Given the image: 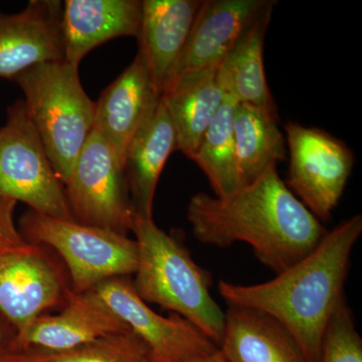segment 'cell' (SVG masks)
Returning a JSON list of instances; mask_svg holds the SVG:
<instances>
[{
	"mask_svg": "<svg viewBox=\"0 0 362 362\" xmlns=\"http://www.w3.org/2000/svg\"><path fill=\"white\" fill-rule=\"evenodd\" d=\"M195 362H228L223 358V356L218 351V349L216 350V352H214L211 356L204 357V358L201 359V361H195Z\"/></svg>",
	"mask_w": 362,
	"mask_h": 362,
	"instance_id": "cell-28",
	"label": "cell"
},
{
	"mask_svg": "<svg viewBox=\"0 0 362 362\" xmlns=\"http://www.w3.org/2000/svg\"><path fill=\"white\" fill-rule=\"evenodd\" d=\"M270 2L202 0L185 51L166 89L183 76L218 66Z\"/></svg>",
	"mask_w": 362,
	"mask_h": 362,
	"instance_id": "cell-13",
	"label": "cell"
},
{
	"mask_svg": "<svg viewBox=\"0 0 362 362\" xmlns=\"http://www.w3.org/2000/svg\"><path fill=\"white\" fill-rule=\"evenodd\" d=\"M202 0H143L139 52L159 95L168 87Z\"/></svg>",
	"mask_w": 362,
	"mask_h": 362,
	"instance_id": "cell-14",
	"label": "cell"
},
{
	"mask_svg": "<svg viewBox=\"0 0 362 362\" xmlns=\"http://www.w3.org/2000/svg\"><path fill=\"white\" fill-rule=\"evenodd\" d=\"M16 332L6 319L0 315V343L16 339Z\"/></svg>",
	"mask_w": 362,
	"mask_h": 362,
	"instance_id": "cell-27",
	"label": "cell"
},
{
	"mask_svg": "<svg viewBox=\"0 0 362 362\" xmlns=\"http://www.w3.org/2000/svg\"><path fill=\"white\" fill-rule=\"evenodd\" d=\"M93 290L145 343L156 362L199 361L218 349L182 317H164L150 308L123 278L109 279Z\"/></svg>",
	"mask_w": 362,
	"mask_h": 362,
	"instance_id": "cell-9",
	"label": "cell"
},
{
	"mask_svg": "<svg viewBox=\"0 0 362 362\" xmlns=\"http://www.w3.org/2000/svg\"><path fill=\"white\" fill-rule=\"evenodd\" d=\"M319 362H362V339L344 297L328 322Z\"/></svg>",
	"mask_w": 362,
	"mask_h": 362,
	"instance_id": "cell-24",
	"label": "cell"
},
{
	"mask_svg": "<svg viewBox=\"0 0 362 362\" xmlns=\"http://www.w3.org/2000/svg\"><path fill=\"white\" fill-rule=\"evenodd\" d=\"M130 328L102 301L94 290H71L63 310L39 317L16 337L26 349L64 352Z\"/></svg>",
	"mask_w": 362,
	"mask_h": 362,
	"instance_id": "cell-12",
	"label": "cell"
},
{
	"mask_svg": "<svg viewBox=\"0 0 362 362\" xmlns=\"http://www.w3.org/2000/svg\"><path fill=\"white\" fill-rule=\"evenodd\" d=\"M285 132L289 151L286 185L318 220H327L351 175L354 152L319 128L289 122Z\"/></svg>",
	"mask_w": 362,
	"mask_h": 362,
	"instance_id": "cell-8",
	"label": "cell"
},
{
	"mask_svg": "<svg viewBox=\"0 0 362 362\" xmlns=\"http://www.w3.org/2000/svg\"><path fill=\"white\" fill-rule=\"evenodd\" d=\"M161 95L138 52L134 61L102 92L95 107L94 129L122 162L128 145Z\"/></svg>",
	"mask_w": 362,
	"mask_h": 362,
	"instance_id": "cell-16",
	"label": "cell"
},
{
	"mask_svg": "<svg viewBox=\"0 0 362 362\" xmlns=\"http://www.w3.org/2000/svg\"><path fill=\"white\" fill-rule=\"evenodd\" d=\"M16 202L0 195V251L30 246L14 223Z\"/></svg>",
	"mask_w": 362,
	"mask_h": 362,
	"instance_id": "cell-25",
	"label": "cell"
},
{
	"mask_svg": "<svg viewBox=\"0 0 362 362\" xmlns=\"http://www.w3.org/2000/svg\"><path fill=\"white\" fill-rule=\"evenodd\" d=\"M187 220L199 242L221 249L246 243L276 275L313 251L327 232L287 187L277 164L228 197L194 195Z\"/></svg>",
	"mask_w": 362,
	"mask_h": 362,
	"instance_id": "cell-1",
	"label": "cell"
},
{
	"mask_svg": "<svg viewBox=\"0 0 362 362\" xmlns=\"http://www.w3.org/2000/svg\"><path fill=\"white\" fill-rule=\"evenodd\" d=\"M0 195L35 213L75 221L23 100L8 107L6 125L0 127Z\"/></svg>",
	"mask_w": 362,
	"mask_h": 362,
	"instance_id": "cell-6",
	"label": "cell"
},
{
	"mask_svg": "<svg viewBox=\"0 0 362 362\" xmlns=\"http://www.w3.org/2000/svg\"><path fill=\"white\" fill-rule=\"evenodd\" d=\"M238 102L226 95L192 161L209 180L214 197H225L239 188L233 119Z\"/></svg>",
	"mask_w": 362,
	"mask_h": 362,
	"instance_id": "cell-22",
	"label": "cell"
},
{
	"mask_svg": "<svg viewBox=\"0 0 362 362\" xmlns=\"http://www.w3.org/2000/svg\"><path fill=\"white\" fill-rule=\"evenodd\" d=\"M141 16L140 0H66L62 11L65 61L78 66L104 42L137 37Z\"/></svg>",
	"mask_w": 362,
	"mask_h": 362,
	"instance_id": "cell-15",
	"label": "cell"
},
{
	"mask_svg": "<svg viewBox=\"0 0 362 362\" xmlns=\"http://www.w3.org/2000/svg\"><path fill=\"white\" fill-rule=\"evenodd\" d=\"M176 133V150L192 160L223 103L216 66L183 76L161 95Z\"/></svg>",
	"mask_w": 362,
	"mask_h": 362,
	"instance_id": "cell-19",
	"label": "cell"
},
{
	"mask_svg": "<svg viewBox=\"0 0 362 362\" xmlns=\"http://www.w3.org/2000/svg\"><path fill=\"white\" fill-rule=\"evenodd\" d=\"M64 187L76 221L127 235L135 209L125 170L98 131L90 132Z\"/></svg>",
	"mask_w": 362,
	"mask_h": 362,
	"instance_id": "cell-7",
	"label": "cell"
},
{
	"mask_svg": "<svg viewBox=\"0 0 362 362\" xmlns=\"http://www.w3.org/2000/svg\"><path fill=\"white\" fill-rule=\"evenodd\" d=\"M271 1L216 66V81L239 104L278 112L267 82L264 40L274 6Z\"/></svg>",
	"mask_w": 362,
	"mask_h": 362,
	"instance_id": "cell-20",
	"label": "cell"
},
{
	"mask_svg": "<svg viewBox=\"0 0 362 362\" xmlns=\"http://www.w3.org/2000/svg\"><path fill=\"white\" fill-rule=\"evenodd\" d=\"M45 152L64 185L94 129L95 107L81 84L78 66L65 59L40 64L13 78Z\"/></svg>",
	"mask_w": 362,
	"mask_h": 362,
	"instance_id": "cell-4",
	"label": "cell"
},
{
	"mask_svg": "<svg viewBox=\"0 0 362 362\" xmlns=\"http://www.w3.org/2000/svg\"><path fill=\"white\" fill-rule=\"evenodd\" d=\"M37 350L21 346L16 339L0 343V362H37Z\"/></svg>",
	"mask_w": 362,
	"mask_h": 362,
	"instance_id": "cell-26",
	"label": "cell"
},
{
	"mask_svg": "<svg viewBox=\"0 0 362 362\" xmlns=\"http://www.w3.org/2000/svg\"><path fill=\"white\" fill-rule=\"evenodd\" d=\"M362 233L361 214L343 221L303 259L267 282L238 285L218 282L228 306L265 313L294 338L308 362L320 361L324 334L344 297L343 288L352 250Z\"/></svg>",
	"mask_w": 362,
	"mask_h": 362,
	"instance_id": "cell-2",
	"label": "cell"
},
{
	"mask_svg": "<svg viewBox=\"0 0 362 362\" xmlns=\"http://www.w3.org/2000/svg\"><path fill=\"white\" fill-rule=\"evenodd\" d=\"M71 290L35 245L0 251V315L16 334L49 309L65 303Z\"/></svg>",
	"mask_w": 362,
	"mask_h": 362,
	"instance_id": "cell-10",
	"label": "cell"
},
{
	"mask_svg": "<svg viewBox=\"0 0 362 362\" xmlns=\"http://www.w3.org/2000/svg\"><path fill=\"white\" fill-rule=\"evenodd\" d=\"M175 150V126L160 96L136 131L124 156V170L135 214L152 218L159 177Z\"/></svg>",
	"mask_w": 362,
	"mask_h": 362,
	"instance_id": "cell-17",
	"label": "cell"
},
{
	"mask_svg": "<svg viewBox=\"0 0 362 362\" xmlns=\"http://www.w3.org/2000/svg\"><path fill=\"white\" fill-rule=\"evenodd\" d=\"M21 235L30 244H44L59 252L70 273L75 292L135 274L138 247L127 235L28 211L21 221Z\"/></svg>",
	"mask_w": 362,
	"mask_h": 362,
	"instance_id": "cell-5",
	"label": "cell"
},
{
	"mask_svg": "<svg viewBox=\"0 0 362 362\" xmlns=\"http://www.w3.org/2000/svg\"><path fill=\"white\" fill-rule=\"evenodd\" d=\"M37 362H156L145 343L131 329L100 338L64 352L39 351Z\"/></svg>",
	"mask_w": 362,
	"mask_h": 362,
	"instance_id": "cell-23",
	"label": "cell"
},
{
	"mask_svg": "<svg viewBox=\"0 0 362 362\" xmlns=\"http://www.w3.org/2000/svg\"><path fill=\"white\" fill-rule=\"evenodd\" d=\"M63 4L30 0L21 13L0 11V78L13 81L40 64L64 61Z\"/></svg>",
	"mask_w": 362,
	"mask_h": 362,
	"instance_id": "cell-11",
	"label": "cell"
},
{
	"mask_svg": "<svg viewBox=\"0 0 362 362\" xmlns=\"http://www.w3.org/2000/svg\"><path fill=\"white\" fill-rule=\"evenodd\" d=\"M218 351L228 362H308L290 333L262 312L228 306Z\"/></svg>",
	"mask_w": 362,
	"mask_h": 362,
	"instance_id": "cell-18",
	"label": "cell"
},
{
	"mask_svg": "<svg viewBox=\"0 0 362 362\" xmlns=\"http://www.w3.org/2000/svg\"><path fill=\"white\" fill-rule=\"evenodd\" d=\"M278 120V112L238 104L233 134L240 187L256 180L273 164L285 160L286 139Z\"/></svg>",
	"mask_w": 362,
	"mask_h": 362,
	"instance_id": "cell-21",
	"label": "cell"
},
{
	"mask_svg": "<svg viewBox=\"0 0 362 362\" xmlns=\"http://www.w3.org/2000/svg\"><path fill=\"white\" fill-rule=\"evenodd\" d=\"M130 230L138 247L132 283L138 296L189 321L218 347L226 315L209 292V274L153 218L135 214Z\"/></svg>",
	"mask_w": 362,
	"mask_h": 362,
	"instance_id": "cell-3",
	"label": "cell"
}]
</instances>
